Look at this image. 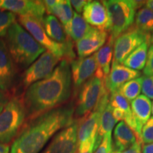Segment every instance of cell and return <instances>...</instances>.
<instances>
[{
	"label": "cell",
	"mask_w": 153,
	"mask_h": 153,
	"mask_svg": "<svg viewBox=\"0 0 153 153\" xmlns=\"http://www.w3.org/2000/svg\"><path fill=\"white\" fill-rule=\"evenodd\" d=\"M72 85L70 62L62 60L51 75L26 89L23 101L27 119H33L65 104L71 97Z\"/></svg>",
	"instance_id": "cell-1"
},
{
	"label": "cell",
	"mask_w": 153,
	"mask_h": 153,
	"mask_svg": "<svg viewBox=\"0 0 153 153\" xmlns=\"http://www.w3.org/2000/svg\"><path fill=\"white\" fill-rule=\"evenodd\" d=\"M74 106H60L30 119L21 130L9 153H40L57 131L75 121Z\"/></svg>",
	"instance_id": "cell-2"
},
{
	"label": "cell",
	"mask_w": 153,
	"mask_h": 153,
	"mask_svg": "<svg viewBox=\"0 0 153 153\" xmlns=\"http://www.w3.org/2000/svg\"><path fill=\"white\" fill-rule=\"evenodd\" d=\"M6 45L15 65L21 70L27 69L46 49L18 22L11 25L6 35Z\"/></svg>",
	"instance_id": "cell-3"
},
{
	"label": "cell",
	"mask_w": 153,
	"mask_h": 153,
	"mask_svg": "<svg viewBox=\"0 0 153 153\" xmlns=\"http://www.w3.org/2000/svg\"><path fill=\"white\" fill-rule=\"evenodd\" d=\"M109 16V37L114 41L133 26L135 11L145 6L146 1L135 0H106L102 1Z\"/></svg>",
	"instance_id": "cell-4"
},
{
	"label": "cell",
	"mask_w": 153,
	"mask_h": 153,
	"mask_svg": "<svg viewBox=\"0 0 153 153\" xmlns=\"http://www.w3.org/2000/svg\"><path fill=\"white\" fill-rule=\"evenodd\" d=\"M19 22L34 39L50 52L59 58L71 62L74 60L75 54L73 50V43L69 38L65 43H58L53 41L45 33L42 22L32 16H19Z\"/></svg>",
	"instance_id": "cell-5"
},
{
	"label": "cell",
	"mask_w": 153,
	"mask_h": 153,
	"mask_svg": "<svg viewBox=\"0 0 153 153\" xmlns=\"http://www.w3.org/2000/svg\"><path fill=\"white\" fill-rule=\"evenodd\" d=\"M26 118L23 99L14 97L9 99L0 113V143L8 145L16 137Z\"/></svg>",
	"instance_id": "cell-6"
},
{
	"label": "cell",
	"mask_w": 153,
	"mask_h": 153,
	"mask_svg": "<svg viewBox=\"0 0 153 153\" xmlns=\"http://www.w3.org/2000/svg\"><path fill=\"white\" fill-rule=\"evenodd\" d=\"M106 91L104 79L96 74L85 82L78 91L74 115L76 120L93 111Z\"/></svg>",
	"instance_id": "cell-7"
},
{
	"label": "cell",
	"mask_w": 153,
	"mask_h": 153,
	"mask_svg": "<svg viewBox=\"0 0 153 153\" xmlns=\"http://www.w3.org/2000/svg\"><path fill=\"white\" fill-rule=\"evenodd\" d=\"M151 36L132 26L126 31L118 36L114 43L113 62L121 64L126 57L144 43H150Z\"/></svg>",
	"instance_id": "cell-8"
},
{
	"label": "cell",
	"mask_w": 153,
	"mask_h": 153,
	"mask_svg": "<svg viewBox=\"0 0 153 153\" xmlns=\"http://www.w3.org/2000/svg\"><path fill=\"white\" fill-rule=\"evenodd\" d=\"M61 60L48 51L44 52L24 72L22 81L23 87L27 89L32 84L51 75Z\"/></svg>",
	"instance_id": "cell-9"
},
{
	"label": "cell",
	"mask_w": 153,
	"mask_h": 153,
	"mask_svg": "<svg viewBox=\"0 0 153 153\" xmlns=\"http://www.w3.org/2000/svg\"><path fill=\"white\" fill-rule=\"evenodd\" d=\"M77 120L54 135L41 153H76L77 149Z\"/></svg>",
	"instance_id": "cell-10"
},
{
	"label": "cell",
	"mask_w": 153,
	"mask_h": 153,
	"mask_svg": "<svg viewBox=\"0 0 153 153\" xmlns=\"http://www.w3.org/2000/svg\"><path fill=\"white\" fill-rule=\"evenodd\" d=\"M0 9L9 11L19 16H32L41 22L46 12L43 1L35 0H1Z\"/></svg>",
	"instance_id": "cell-11"
},
{
	"label": "cell",
	"mask_w": 153,
	"mask_h": 153,
	"mask_svg": "<svg viewBox=\"0 0 153 153\" xmlns=\"http://www.w3.org/2000/svg\"><path fill=\"white\" fill-rule=\"evenodd\" d=\"M97 70L95 54L87 57H79L70 62L72 82L75 91L94 75Z\"/></svg>",
	"instance_id": "cell-12"
},
{
	"label": "cell",
	"mask_w": 153,
	"mask_h": 153,
	"mask_svg": "<svg viewBox=\"0 0 153 153\" xmlns=\"http://www.w3.org/2000/svg\"><path fill=\"white\" fill-rule=\"evenodd\" d=\"M108 33L91 27L83 38L76 42V50L79 57H87L94 55L106 43Z\"/></svg>",
	"instance_id": "cell-13"
},
{
	"label": "cell",
	"mask_w": 153,
	"mask_h": 153,
	"mask_svg": "<svg viewBox=\"0 0 153 153\" xmlns=\"http://www.w3.org/2000/svg\"><path fill=\"white\" fill-rule=\"evenodd\" d=\"M82 16L91 27L109 32L111 23L108 12L102 1H89L82 11Z\"/></svg>",
	"instance_id": "cell-14"
},
{
	"label": "cell",
	"mask_w": 153,
	"mask_h": 153,
	"mask_svg": "<svg viewBox=\"0 0 153 153\" xmlns=\"http://www.w3.org/2000/svg\"><path fill=\"white\" fill-rule=\"evenodd\" d=\"M141 75L140 71L124 66L120 63L112 62L108 75L105 79V87L109 94L118 91L121 86L132 79L138 78Z\"/></svg>",
	"instance_id": "cell-15"
},
{
	"label": "cell",
	"mask_w": 153,
	"mask_h": 153,
	"mask_svg": "<svg viewBox=\"0 0 153 153\" xmlns=\"http://www.w3.org/2000/svg\"><path fill=\"white\" fill-rule=\"evenodd\" d=\"M16 65L7 49L5 41L0 38V90L7 91L14 84Z\"/></svg>",
	"instance_id": "cell-16"
},
{
	"label": "cell",
	"mask_w": 153,
	"mask_h": 153,
	"mask_svg": "<svg viewBox=\"0 0 153 153\" xmlns=\"http://www.w3.org/2000/svg\"><path fill=\"white\" fill-rule=\"evenodd\" d=\"M101 111L94 109L87 116L77 119V146L91 137L97 138Z\"/></svg>",
	"instance_id": "cell-17"
},
{
	"label": "cell",
	"mask_w": 153,
	"mask_h": 153,
	"mask_svg": "<svg viewBox=\"0 0 153 153\" xmlns=\"http://www.w3.org/2000/svg\"><path fill=\"white\" fill-rule=\"evenodd\" d=\"M137 141L139 140L135 133L125 122L120 121L114 129V147H113V150L114 149L115 152H122L130 148Z\"/></svg>",
	"instance_id": "cell-18"
},
{
	"label": "cell",
	"mask_w": 153,
	"mask_h": 153,
	"mask_svg": "<svg viewBox=\"0 0 153 153\" xmlns=\"http://www.w3.org/2000/svg\"><path fill=\"white\" fill-rule=\"evenodd\" d=\"M114 41L108 37L105 45L95 53L97 63V70L95 74L105 80L111 70L113 53H114Z\"/></svg>",
	"instance_id": "cell-19"
},
{
	"label": "cell",
	"mask_w": 153,
	"mask_h": 153,
	"mask_svg": "<svg viewBox=\"0 0 153 153\" xmlns=\"http://www.w3.org/2000/svg\"><path fill=\"white\" fill-rule=\"evenodd\" d=\"M131 111L137 123L141 128L150 119L152 113V103L145 95H140L131 102Z\"/></svg>",
	"instance_id": "cell-20"
},
{
	"label": "cell",
	"mask_w": 153,
	"mask_h": 153,
	"mask_svg": "<svg viewBox=\"0 0 153 153\" xmlns=\"http://www.w3.org/2000/svg\"><path fill=\"white\" fill-rule=\"evenodd\" d=\"M116 123V121L113 115V108L109 103L101 113L94 151L97 150L105 136H111L112 130Z\"/></svg>",
	"instance_id": "cell-21"
},
{
	"label": "cell",
	"mask_w": 153,
	"mask_h": 153,
	"mask_svg": "<svg viewBox=\"0 0 153 153\" xmlns=\"http://www.w3.org/2000/svg\"><path fill=\"white\" fill-rule=\"evenodd\" d=\"M42 24L45 33L53 41L58 43H65L69 39L63 26L60 21L53 15L44 16Z\"/></svg>",
	"instance_id": "cell-22"
},
{
	"label": "cell",
	"mask_w": 153,
	"mask_h": 153,
	"mask_svg": "<svg viewBox=\"0 0 153 153\" xmlns=\"http://www.w3.org/2000/svg\"><path fill=\"white\" fill-rule=\"evenodd\" d=\"M63 27L67 36L72 41L77 42L85 36L91 26L86 22L81 14L74 11L71 22Z\"/></svg>",
	"instance_id": "cell-23"
},
{
	"label": "cell",
	"mask_w": 153,
	"mask_h": 153,
	"mask_svg": "<svg viewBox=\"0 0 153 153\" xmlns=\"http://www.w3.org/2000/svg\"><path fill=\"white\" fill-rule=\"evenodd\" d=\"M150 43H144L132 52L122 64L124 66L132 69V70H139L144 69L148 56V46Z\"/></svg>",
	"instance_id": "cell-24"
},
{
	"label": "cell",
	"mask_w": 153,
	"mask_h": 153,
	"mask_svg": "<svg viewBox=\"0 0 153 153\" xmlns=\"http://www.w3.org/2000/svg\"><path fill=\"white\" fill-rule=\"evenodd\" d=\"M73 14L74 11H72L70 1L58 0L57 4L53 7L48 15L55 16L62 23L63 26H65L71 22Z\"/></svg>",
	"instance_id": "cell-25"
},
{
	"label": "cell",
	"mask_w": 153,
	"mask_h": 153,
	"mask_svg": "<svg viewBox=\"0 0 153 153\" xmlns=\"http://www.w3.org/2000/svg\"><path fill=\"white\" fill-rule=\"evenodd\" d=\"M135 26L145 33L153 32V11L145 7L140 9L135 14Z\"/></svg>",
	"instance_id": "cell-26"
},
{
	"label": "cell",
	"mask_w": 153,
	"mask_h": 153,
	"mask_svg": "<svg viewBox=\"0 0 153 153\" xmlns=\"http://www.w3.org/2000/svg\"><path fill=\"white\" fill-rule=\"evenodd\" d=\"M142 90V77L132 79L121 86L118 91L128 101H133L140 96Z\"/></svg>",
	"instance_id": "cell-27"
},
{
	"label": "cell",
	"mask_w": 153,
	"mask_h": 153,
	"mask_svg": "<svg viewBox=\"0 0 153 153\" xmlns=\"http://www.w3.org/2000/svg\"><path fill=\"white\" fill-rule=\"evenodd\" d=\"M109 103L112 108H118L123 111L125 113L126 117L133 114L131 106H130L129 101L119 92L118 90L110 94Z\"/></svg>",
	"instance_id": "cell-28"
},
{
	"label": "cell",
	"mask_w": 153,
	"mask_h": 153,
	"mask_svg": "<svg viewBox=\"0 0 153 153\" xmlns=\"http://www.w3.org/2000/svg\"><path fill=\"white\" fill-rule=\"evenodd\" d=\"M16 14L0 9V37L6 36L11 25L16 22Z\"/></svg>",
	"instance_id": "cell-29"
},
{
	"label": "cell",
	"mask_w": 153,
	"mask_h": 153,
	"mask_svg": "<svg viewBox=\"0 0 153 153\" xmlns=\"http://www.w3.org/2000/svg\"><path fill=\"white\" fill-rule=\"evenodd\" d=\"M141 137L143 143H153V116L150 117V119L143 126Z\"/></svg>",
	"instance_id": "cell-30"
},
{
	"label": "cell",
	"mask_w": 153,
	"mask_h": 153,
	"mask_svg": "<svg viewBox=\"0 0 153 153\" xmlns=\"http://www.w3.org/2000/svg\"><path fill=\"white\" fill-rule=\"evenodd\" d=\"M142 91L145 97L153 99V76H143Z\"/></svg>",
	"instance_id": "cell-31"
},
{
	"label": "cell",
	"mask_w": 153,
	"mask_h": 153,
	"mask_svg": "<svg viewBox=\"0 0 153 153\" xmlns=\"http://www.w3.org/2000/svg\"><path fill=\"white\" fill-rule=\"evenodd\" d=\"M96 137H91L77 146L76 153H92L94 150Z\"/></svg>",
	"instance_id": "cell-32"
},
{
	"label": "cell",
	"mask_w": 153,
	"mask_h": 153,
	"mask_svg": "<svg viewBox=\"0 0 153 153\" xmlns=\"http://www.w3.org/2000/svg\"><path fill=\"white\" fill-rule=\"evenodd\" d=\"M113 150L111 136H105L94 153H111Z\"/></svg>",
	"instance_id": "cell-33"
},
{
	"label": "cell",
	"mask_w": 153,
	"mask_h": 153,
	"mask_svg": "<svg viewBox=\"0 0 153 153\" xmlns=\"http://www.w3.org/2000/svg\"><path fill=\"white\" fill-rule=\"evenodd\" d=\"M143 73L145 76H153V44H151L149 48Z\"/></svg>",
	"instance_id": "cell-34"
},
{
	"label": "cell",
	"mask_w": 153,
	"mask_h": 153,
	"mask_svg": "<svg viewBox=\"0 0 153 153\" xmlns=\"http://www.w3.org/2000/svg\"><path fill=\"white\" fill-rule=\"evenodd\" d=\"M88 2L89 1H87V0H72L70 1L71 6L74 9L75 12L79 14L83 11L84 8Z\"/></svg>",
	"instance_id": "cell-35"
},
{
	"label": "cell",
	"mask_w": 153,
	"mask_h": 153,
	"mask_svg": "<svg viewBox=\"0 0 153 153\" xmlns=\"http://www.w3.org/2000/svg\"><path fill=\"white\" fill-rule=\"evenodd\" d=\"M142 142L137 141L133 145H131L130 148L126 149V150L122 152H116V153H141L142 151Z\"/></svg>",
	"instance_id": "cell-36"
},
{
	"label": "cell",
	"mask_w": 153,
	"mask_h": 153,
	"mask_svg": "<svg viewBox=\"0 0 153 153\" xmlns=\"http://www.w3.org/2000/svg\"><path fill=\"white\" fill-rule=\"evenodd\" d=\"M113 115L116 123L119 121H123L126 117L125 113L118 108H113Z\"/></svg>",
	"instance_id": "cell-37"
},
{
	"label": "cell",
	"mask_w": 153,
	"mask_h": 153,
	"mask_svg": "<svg viewBox=\"0 0 153 153\" xmlns=\"http://www.w3.org/2000/svg\"><path fill=\"white\" fill-rule=\"evenodd\" d=\"M9 100V97L7 91H3L0 90V113L4 108L6 104Z\"/></svg>",
	"instance_id": "cell-38"
},
{
	"label": "cell",
	"mask_w": 153,
	"mask_h": 153,
	"mask_svg": "<svg viewBox=\"0 0 153 153\" xmlns=\"http://www.w3.org/2000/svg\"><path fill=\"white\" fill-rule=\"evenodd\" d=\"M57 1L58 0H45V1H43L44 6H45V11H46L48 14H49L53 7L57 4Z\"/></svg>",
	"instance_id": "cell-39"
},
{
	"label": "cell",
	"mask_w": 153,
	"mask_h": 153,
	"mask_svg": "<svg viewBox=\"0 0 153 153\" xmlns=\"http://www.w3.org/2000/svg\"><path fill=\"white\" fill-rule=\"evenodd\" d=\"M143 153H153V143L147 144L143 146Z\"/></svg>",
	"instance_id": "cell-40"
},
{
	"label": "cell",
	"mask_w": 153,
	"mask_h": 153,
	"mask_svg": "<svg viewBox=\"0 0 153 153\" xmlns=\"http://www.w3.org/2000/svg\"><path fill=\"white\" fill-rule=\"evenodd\" d=\"M9 145L0 143V153H9Z\"/></svg>",
	"instance_id": "cell-41"
},
{
	"label": "cell",
	"mask_w": 153,
	"mask_h": 153,
	"mask_svg": "<svg viewBox=\"0 0 153 153\" xmlns=\"http://www.w3.org/2000/svg\"><path fill=\"white\" fill-rule=\"evenodd\" d=\"M145 7L147 8L150 9V10L153 11V0H149V1H146Z\"/></svg>",
	"instance_id": "cell-42"
},
{
	"label": "cell",
	"mask_w": 153,
	"mask_h": 153,
	"mask_svg": "<svg viewBox=\"0 0 153 153\" xmlns=\"http://www.w3.org/2000/svg\"><path fill=\"white\" fill-rule=\"evenodd\" d=\"M150 43H152V44H153V34L151 36V38H150Z\"/></svg>",
	"instance_id": "cell-43"
},
{
	"label": "cell",
	"mask_w": 153,
	"mask_h": 153,
	"mask_svg": "<svg viewBox=\"0 0 153 153\" xmlns=\"http://www.w3.org/2000/svg\"><path fill=\"white\" fill-rule=\"evenodd\" d=\"M152 114H153V102L152 103Z\"/></svg>",
	"instance_id": "cell-44"
},
{
	"label": "cell",
	"mask_w": 153,
	"mask_h": 153,
	"mask_svg": "<svg viewBox=\"0 0 153 153\" xmlns=\"http://www.w3.org/2000/svg\"><path fill=\"white\" fill-rule=\"evenodd\" d=\"M111 153H116V152H115V151H114V150H112V152H111Z\"/></svg>",
	"instance_id": "cell-45"
},
{
	"label": "cell",
	"mask_w": 153,
	"mask_h": 153,
	"mask_svg": "<svg viewBox=\"0 0 153 153\" xmlns=\"http://www.w3.org/2000/svg\"><path fill=\"white\" fill-rule=\"evenodd\" d=\"M0 1H1V0H0Z\"/></svg>",
	"instance_id": "cell-46"
}]
</instances>
